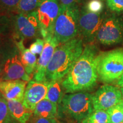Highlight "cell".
I'll return each instance as SVG.
<instances>
[{
	"instance_id": "cell-9",
	"label": "cell",
	"mask_w": 123,
	"mask_h": 123,
	"mask_svg": "<svg viewBox=\"0 0 123 123\" xmlns=\"http://www.w3.org/2000/svg\"><path fill=\"white\" fill-rule=\"evenodd\" d=\"M122 99L120 88L110 84L102 86L92 95L94 110L107 111L117 105Z\"/></svg>"
},
{
	"instance_id": "cell-28",
	"label": "cell",
	"mask_w": 123,
	"mask_h": 123,
	"mask_svg": "<svg viewBox=\"0 0 123 123\" xmlns=\"http://www.w3.org/2000/svg\"><path fill=\"white\" fill-rule=\"evenodd\" d=\"M33 123H59L56 119H46V118L37 117Z\"/></svg>"
},
{
	"instance_id": "cell-19",
	"label": "cell",
	"mask_w": 123,
	"mask_h": 123,
	"mask_svg": "<svg viewBox=\"0 0 123 123\" xmlns=\"http://www.w3.org/2000/svg\"><path fill=\"white\" fill-rule=\"evenodd\" d=\"M81 123H111V121L107 111L93 110Z\"/></svg>"
},
{
	"instance_id": "cell-1",
	"label": "cell",
	"mask_w": 123,
	"mask_h": 123,
	"mask_svg": "<svg viewBox=\"0 0 123 123\" xmlns=\"http://www.w3.org/2000/svg\"><path fill=\"white\" fill-rule=\"evenodd\" d=\"M98 49L92 43L84 46L83 53L62 81L66 93L89 90L95 86L99 79L97 71Z\"/></svg>"
},
{
	"instance_id": "cell-7",
	"label": "cell",
	"mask_w": 123,
	"mask_h": 123,
	"mask_svg": "<svg viewBox=\"0 0 123 123\" xmlns=\"http://www.w3.org/2000/svg\"><path fill=\"white\" fill-rule=\"evenodd\" d=\"M96 39L104 45H112L123 39V21L114 13L107 15L98 31Z\"/></svg>"
},
{
	"instance_id": "cell-30",
	"label": "cell",
	"mask_w": 123,
	"mask_h": 123,
	"mask_svg": "<svg viewBox=\"0 0 123 123\" xmlns=\"http://www.w3.org/2000/svg\"><path fill=\"white\" fill-rule=\"evenodd\" d=\"M117 105H119L120 107H121L123 109V99H121V100L120 101V102L119 103L117 104Z\"/></svg>"
},
{
	"instance_id": "cell-33",
	"label": "cell",
	"mask_w": 123,
	"mask_h": 123,
	"mask_svg": "<svg viewBox=\"0 0 123 123\" xmlns=\"http://www.w3.org/2000/svg\"><path fill=\"white\" fill-rule=\"evenodd\" d=\"M101 1H107V0H101Z\"/></svg>"
},
{
	"instance_id": "cell-6",
	"label": "cell",
	"mask_w": 123,
	"mask_h": 123,
	"mask_svg": "<svg viewBox=\"0 0 123 123\" xmlns=\"http://www.w3.org/2000/svg\"><path fill=\"white\" fill-rule=\"evenodd\" d=\"M107 16L104 11L100 13L88 12L85 6L80 9L79 19V35L87 44L96 39L101 25Z\"/></svg>"
},
{
	"instance_id": "cell-13",
	"label": "cell",
	"mask_w": 123,
	"mask_h": 123,
	"mask_svg": "<svg viewBox=\"0 0 123 123\" xmlns=\"http://www.w3.org/2000/svg\"><path fill=\"white\" fill-rule=\"evenodd\" d=\"M49 81H38L31 80L29 81L24 94L23 103L26 107L33 112L38 103L44 99L47 94Z\"/></svg>"
},
{
	"instance_id": "cell-10",
	"label": "cell",
	"mask_w": 123,
	"mask_h": 123,
	"mask_svg": "<svg viewBox=\"0 0 123 123\" xmlns=\"http://www.w3.org/2000/svg\"><path fill=\"white\" fill-rule=\"evenodd\" d=\"M15 27L21 39L33 38L41 35L35 10L29 13H19L15 19Z\"/></svg>"
},
{
	"instance_id": "cell-16",
	"label": "cell",
	"mask_w": 123,
	"mask_h": 123,
	"mask_svg": "<svg viewBox=\"0 0 123 123\" xmlns=\"http://www.w3.org/2000/svg\"><path fill=\"white\" fill-rule=\"evenodd\" d=\"M9 112L12 117L19 123H27L33 113L22 101L7 100Z\"/></svg>"
},
{
	"instance_id": "cell-4",
	"label": "cell",
	"mask_w": 123,
	"mask_h": 123,
	"mask_svg": "<svg viewBox=\"0 0 123 123\" xmlns=\"http://www.w3.org/2000/svg\"><path fill=\"white\" fill-rule=\"evenodd\" d=\"M99 79L103 82L118 81L123 74V49L99 53L97 59Z\"/></svg>"
},
{
	"instance_id": "cell-32",
	"label": "cell",
	"mask_w": 123,
	"mask_h": 123,
	"mask_svg": "<svg viewBox=\"0 0 123 123\" xmlns=\"http://www.w3.org/2000/svg\"><path fill=\"white\" fill-rule=\"evenodd\" d=\"M1 71H2V69H1V67H0V75H1Z\"/></svg>"
},
{
	"instance_id": "cell-21",
	"label": "cell",
	"mask_w": 123,
	"mask_h": 123,
	"mask_svg": "<svg viewBox=\"0 0 123 123\" xmlns=\"http://www.w3.org/2000/svg\"><path fill=\"white\" fill-rule=\"evenodd\" d=\"M44 0H20L17 10L18 13H29L34 12L41 5Z\"/></svg>"
},
{
	"instance_id": "cell-23",
	"label": "cell",
	"mask_w": 123,
	"mask_h": 123,
	"mask_svg": "<svg viewBox=\"0 0 123 123\" xmlns=\"http://www.w3.org/2000/svg\"><path fill=\"white\" fill-rule=\"evenodd\" d=\"M101 0H90L84 6L88 12L100 13L103 12L104 5Z\"/></svg>"
},
{
	"instance_id": "cell-2",
	"label": "cell",
	"mask_w": 123,
	"mask_h": 123,
	"mask_svg": "<svg viewBox=\"0 0 123 123\" xmlns=\"http://www.w3.org/2000/svg\"><path fill=\"white\" fill-rule=\"evenodd\" d=\"M83 41L77 37L55 49L47 67L46 80L62 81L83 51Z\"/></svg>"
},
{
	"instance_id": "cell-26",
	"label": "cell",
	"mask_w": 123,
	"mask_h": 123,
	"mask_svg": "<svg viewBox=\"0 0 123 123\" xmlns=\"http://www.w3.org/2000/svg\"><path fill=\"white\" fill-rule=\"evenodd\" d=\"M20 0H0V5L8 10H16Z\"/></svg>"
},
{
	"instance_id": "cell-14",
	"label": "cell",
	"mask_w": 123,
	"mask_h": 123,
	"mask_svg": "<svg viewBox=\"0 0 123 123\" xmlns=\"http://www.w3.org/2000/svg\"><path fill=\"white\" fill-rule=\"evenodd\" d=\"M27 81L22 80L0 81V92L6 100L23 102Z\"/></svg>"
},
{
	"instance_id": "cell-17",
	"label": "cell",
	"mask_w": 123,
	"mask_h": 123,
	"mask_svg": "<svg viewBox=\"0 0 123 123\" xmlns=\"http://www.w3.org/2000/svg\"><path fill=\"white\" fill-rule=\"evenodd\" d=\"M36 117L56 119L58 117V105L44 99L37 104L33 111Z\"/></svg>"
},
{
	"instance_id": "cell-18",
	"label": "cell",
	"mask_w": 123,
	"mask_h": 123,
	"mask_svg": "<svg viewBox=\"0 0 123 123\" xmlns=\"http://www.w3.org/2000/svg\"><path fill=\"white\" fill-rule=\"evenodd\" d=\"M62 81L59 80H52L49 81L48 89L46 99L49 100L56 105H60L63 98L64 88Z\"/></svg>"
},
{
	"instance_id": "cell-11",
	"label": "cell",
	"mask_w": 123,
	"mask_h": 123,
	"mask_svg": "<svg viewBox=\"0 0 123 123\" xmlns=\"http://www.w3.org/2000/svg\"><path fill=\"white\" fill-rule=\"evenodd\" d=\"M30 79V76L26 73L20 61L18 50L5 61L0 75V81L22 80L29 82Z\"/></svg>"
},
{
	"instance_id": "cell-20",
	"label": "cell",
	"mask_w": 123,
	"mask_h": 123,
	"mask_svg": "<svg viewBox=\"0 0 123 123\" xmlns=\"http://www.w3.org/2000/svg\"><path fill=\"white\" fill-rule=\"evenodd\" d=\"M0 123H19L14 119L9 112L7 100L0 92Z\"/></svg>"
},
{
	"instance_id": "cell-22",
	"label": "cell",
	"mask_w": 123,
	"mask_h": 123,
	"mask_svg": "<svg viewBox=\"0 0 123 123\" xmlns=\"http://www.w3.org/2000/svg\"><path fill=\"white\" fill-rule=\"evenodd\" d=\"M110 118L111 123H121L123 122V109L117 105L107 111Z\"/></svg>"
},
{
	"instance_id": "cell-34",
	"label": "cell",
	"mask_w": 123,
	"mask_h": 123,
	"mask_svg": "<svg viewBox=\"0 0 123 123\" xmlns=\"http://www.w3.org/2000/svg\"></svg>"
},
{
	"instance_id": "cell-8",
	"label": "cell",
	"mask_w": 123,
	"mask_h": 123,
	"mask_svg": "<svg viewBox=\"0 0 123 123\" xmlns=\"http://www.w3.org/2000/svg\"><path fill=\"white\" fill-rule=\"evenodd\" d=\"M60 4L58 0H44L35 10L39 23L40 33L43 39L53 35L54 27L59 14Z\"/></svg>"
},
{
	"instance_id": "cell-12",
	"label": "cell",
	"mask_w": 123,
	"mask_h": 123,
	"mask_svg": "<svg viewBox=\"0 0 123 123\" xmlns=\"http://www.w3.org/2000/svg\"><path fill=\"white\" fill-rule=\"evenodd\" d=\"M44 46L42 53L37 61L34 80L38 81H46L47 67L51 60L55 49L59 45L53 35H49L44 38Z\"/></svg>"
},
{
	"instance_id": "cell-24",
	"label": "cell",
	"mask_w": 123,
	"mask_h": 123,
	"mask_svg": "<svg viewBox=\"0 0 123 123\" xmlns=\"http://www.w3.org/2000/svg\"><path fill=\"white\" fill-rule=\"evenodd\" d=\"M106 4L111 11L116 13L123 12V0H107Z\"/></svg>"
},
{
	"instance_id": "cell-27",
	"label": "cell",
	"mask_w": 123,
	"mask_h": 123,
	"mask_svg": "<svg viewBox=\"0 0 123 123\" xmlns=\"http://www.w3.org/2000/svg\"><path fill=\"white\" fill-rule=\"evenodd\" d=\"M61 5L74 6L79 5L83 0H58Z\"/></svg>"
},
{
	"instance_id": "cell-29",
	"label": "cell",
	"mask_w": 123,
	"mask_h": 123,
	"mask_svg": "<svg viewBox=\"0 0 123 123\" xmlns=\"http://www.w3.org/2000/svg\"><path fill=\"white\" fill-rule=\"evenodd\" d=\"M117 85L119 86V87H123V74L122 76H121V77L120 78V79L119 80L117 81Z\"/></svg>"
},
{
	"instance_id": "cell-5",
	"label": "cell",
	"mask_w": 123,
	"mask_h": 123,
	"mask_svg": "<svg viewBox=\"0 0 123 123\" xmlns=\"http://www.w3.org/2000/svg\"><path fill=\"white\" fill-rule=\"evenodd\" d=\"M61 104L64 113L78 123H81L94 110L92 95L84 91L64 95Z\"/></svg>"
},
{
	"instance_id": "cell-3",
	"label": "cell",
	"mask_w": 123,
	"mask_h": 123,
	"mask_svg": "<svg viewBox=\"0 0 123 123\" xmlns=\"http://www.w3.org/2000/svg\"><path fill=\"white\" fill-rule=\"evenodd\" d=\"M80 12L79 5H60L59 14L53 31L54 37L59 44L67 42L79 35Z\"/></svg>"
},
{
	"instance_id": "cell-15",
	"label": "cell",
	"mask_w": 123,
	"mask_h": 123,
	"mask_svg": "<svg viewBox=\"0 0 123 123\" xmlns=\"http://www.w3.org/2000/svg\"><path fill=\"white\" fill-rule=\"evenodd\" d=\"M15 45L19 51V59L24 66L26 73L31 75L35 71L37 64L36 55L33 54L29 49L25 47L24 39H20L15 42Z\"/></svg>"
},
{
	"instance_id": "cell-25",
	"label": "cell",
	"mask_w": 123,
	"mask_h": 123,
	"mask_svg": "<svg viewBox=\"0 0 123 123\" xmlns=\"http://www.w3.org/2000/svg\"><path fill=\"white\" fill-rule=\"evenodd\" d=\"M44 46V40L42 38H37L34 42L31 44L29 50L34 55H41Z\"/></svg>"
},
{
	"instance_id": "cell-31",
	"label": "cell",
	"mask_w": 123,
	"mask_h": 123,
	"mask_svg": "<svg viewBox=\"0 0 123 123\" xmlns=\"http://www.w3.org/2000/svg\"><path fill=\"white\" fill-rule=\"evenodd\" d=\"M120 91H121V95H122V99H123V87H120Z\"/></svg>"
}]
</instances>
